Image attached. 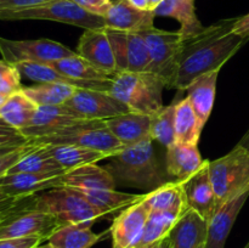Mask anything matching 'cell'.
Listing matches in <instances>:
<instances>
[{
	"instance_id": "obj_1",
	"label": "cell",
	"mask_w": 249,
	"mask_h": 248,
	"mask_svg": "<svg viewBox=\"0 0 249 248\" xmlns=\"http://www.w3.org/2000/svg\"><path fill=\"white\" fill-rule=\"evenodd\" d=\"M236 18L221 19L191 38L184 39L174 89L186 90L194 80L221 67L249 39L232 33Z\"/></svg>"
},
{
	"instance_id": "obj_2",
	"label": "cell",
	"mask_w": 249,
	"mask_h": 248,
	"mask_svg": "<svg viewBox=\"0 0 249 248\" xmlns=\"http://www.w3.org/2000/svg\"><path fill=\"white\" fill-rule=\"evenodd\" d=\"M152 139L135 146H129L112 156L106 168L116 182L148 192L165 184L153 150Z\"/></svg>"
},
{
	"instance_id": "obj_3",
	"label": "cell",
	"mask_w": 249,
	"mask_h": 248,
	"mask_svg": "<svg viewBox=\"0 0 249 248\" xmlns=\"http://www.w3.org/2000/svg\"><path fill=\"white\" fill-rule=\"evenodd\" d=\"M164 82L150 72H118L112 78L109 92L131 112L152 116L163 105Z\"/></svg>"
},
{
	"instance_id": "obj_4",
	"label": "cell",
	"mask_w": 249,
	"mask_h": 248,
	"mask_svg": "<svg viewBox=\"0 0 249 248\" xmlns=\"http://www.w3.org/2000/svg\"><path fill=\"white\" fill-rule=\"evenodd\" d=\"M209 175L219 208L249 190V150L237 143L228 155L209 160Z\"/></svg>"
},
{
	"instance_id": "obj_5",
	"label": "cell",
	"mask_w": 249,
	"mask_h": 248,
	"mask_svg": "<svg viewBox=\"0 0 249 248\" xmlns=\"http://www.w3.org/2000/svg\"><path fill=\"white\" fill-rule=\"evenodd\" d=\"M43 145H70L90 148L112 156L125 146L109 131L105 121H80L51 135L31 139Z\"/></svg>"
},
{
	"instance_id": "obj_6",
	"label": "cell",
	"mask_w": 249,
	"mask_h": 248,
	"mask_svg": "<svg viewBox=\"0 0 249 248\" xmlns=\"http://www.w3.org/2000/svg\"><path fill=\"white\" fill-rule=\"evenodd\" d=\"M1 21H24V19H43L71 24L85 29L106 28L104 16L91 14L72 0H56L32 9L0 11Z\"/></svg>"
},
{
	"instance_id": "obj_7",
	"label": "cell",
	"mask_w": 249,
	"mask_h": 248,
	"mask_svg": "<svg viewBox=\"0 0 249 248\" xmlns=\"http://www.w3.org/2000/svg\"><path fill=\"white\" fill-rule=\"evenodd\" d=\"M36 209L55 215L63 225L96 221L105 214L95 208L79 191L71 187H56L36 196Z\"/></svg>"
},
{
	"instance_id": "obj_8",
	"label": "cell",
	"mask_w": 249,
	"mask_h": 248,
	"mask_svg": "<svg viewBox=\"0 0 249 248\" xmlns=\"http://www.w3.org/2000/svg\"><path fill=\"white\" fill-rule=\"evenodd\" d=\"M150 55L147 72L153 73L164 82L165 88H173L179 68L184 38L178 32H168L156 27L141 32Z\"/></svg>"
},
{
	"instance_id": "obj_9",
	"label": "cell",
	"mask_w": 249,
	"mask_h": 248,
	"mask_svg": "<svg viewBox=\"0 0 249 248\" xmlns=\"http://www.w3.org/2000/svg\"><path fill=\"white\" fill-rule=\"evenodd\" d=\"M74 53L63 44L50 39L12 40L0 36V55L10 65L21 62L50 63Z\"/></svg>"
},
{
	"instance_id": "obj_10",
	"label": "cell",
	"mask_w": 249,
	"mask_h": 248,
	"mask_svg": "<svg viewBox=\"0 0 249 248\" xmlns=\"http://www.w3.org/2000/svg\"><path fill=\"white\" fill-rule=\"evenodd\" d=\"M65 105L85 121H106L111 117L130 112L124 102L109 91L91 89H75Z\"/></svg>"
},
{
	"instance_id": "obj_11",
	"label": "cell",
	"mask_w": 249,
	"mask_h": 248,
	"mask_svg": "<svg viewBox=\"0 0 249 248\" xmlns=\"http://www.w3.org/2000/svg\"><path fill=\"white\" fill-rule=\"evenodd\" d=\"M63 224L50 213L40 211H24L0 223V238L49 237Z\"/></svg>"
},
{
	"instance_id": "obj_12",
	"label": "cell",
	"mask_w": 249,
	"mask_h": 248,
	"mask_svg": "<svg viewBox=\"0 0 249 248\" xmlns=\"http://www.w3.org/2000/svg\"><path fill=\"white\" fill-rule=\"evenodd\" d=\"M143 198L126 207L114 218L109 229L113 248H130L138 245L150 215V208Z\"/></svg>"
},
{
	"instance_id": "obj_13",
	"label": "cell",
	"mask_w": 249,
	"mask_h": 248,
	"mask_svg": "<svg viewBox=\"0 0 249 248\" xmlns=\"http://www.w3.org/2000/svg\"><path fill=\"white\" fill-rule=\"evenodd\" d=\"M80 121H85V119H80L66 105L38 106V109H36L29 125L22 129L21 133L28 140L43 138V136L57 133V131L62 130L63 128L73 125Z\"/></svg>"
},
{
	"instance_id": "obj_14",
	"label": "cell",
	"mask_w": 249,
	"mask_h": 248,
	"mask_svg": "<svg viewBox=\"0 0 249 248\" xmlns=\"http://www.w3.org/2000/svg\"><path fill=\"white\" fill-rule=\"evenodd\" d=\"M66 172L5 174L0 177V186L7 197L31 196L61 187V175Z\"/></svg>"
},
{
	"instance_id": "obj_15",
	"label": "cell",
	"mask_w": 249,
	"mask_h": 248,
	"mask_svg": "<svg viewBox=\"0 0 249 248\" xmlns=\"http://www.w3.org/2000/svg\"><path fill=\"white\" fill-rule=\"evenodd\" d=\"M77 53L109 74L119 72L106 28L85 29L78 41Z\"/></svg>"
},
{
	"instance_id": "obj_16",
	"label": "cell",
	"mask_w": 249,
	"mask_h": 248,
	"mask_svg": "<svg viewBox=\"0 0 249 248\" xmlns=\"http://www.w3.org/2000/svg\"><path fill=\"white\" fill-rule=\"evenodd\" d=\"M182 187L190 208L209 220L216 208L215 195L209 175V160H204L198 172L182 181Z\"/></svg>"
},
{
	"instance_id": "obj_17",
	"label": "cell",
	"mask_w": 249,
	"mask_h": 248,
	"mask_svg": "<svg viewBox=\"0 0 249 248\" xmlns=\"http://www.w3.org/2000/svg\"><path fill=\"white\" fill-rule=\"evenodd\" d=\"M249 197V190L229 199L226 203L215 209L208 220V232L204 246L206 248H224L231 229L237 219L238 213Z\"/></svg>"
},
{
	"instance_id": "obj_18",
	"label": "cell",
	"mask_w": 249,
	"mask_h": 248,
	"mask_svg": "<svg viewBox=\"0 0 249 248\" xmlns=\"http://www.w3.org/2000/svg\"><path fill=\"white\" fill-rule=\"evenodd\" d=\"M16 68L21 75L36 83H61V84L71 85L78 89H91L100 91H109L112 87V79L109 80H82L66 75L58 72L53 67L46 63L38 62H21L17 63Z\"/></svg>"
},
{
	"instance_id": "obj_19",
	"label": "cell",
	"mask_w": 249,
	"mask_h": 248,
	"mask_svg": "<svg viewBox=\"0 0 249 248\" xmlns=\"http://www.w3.org/2000/svg\"><path fill=\"white\" fill-rule=\"evenodd\" d=\"M107 128L125 147L150 140L151 116L139 112L118 114L105 121Z\"/></svg>"
},
{
	"instance_id": "obj_20",
	"label": "cell",
	"mask_w": 249,
	"mask_h": 248,
	"mask_svg": "<svg viewBox=\"0 0 249 248\" xmlns=\"http://www.w3.org/2000/svg\"><path fill=\"white\" fill-rule=\"evenodd\" d=\"M107 28L118 29L123 32H141L153 28L155 22V11H145L131 6L126 0L111 4L105 14Z\"/></svg>"
},
{
	"instance_id": "obj_21",
	"label": "cell",
	"mask_w": 249,
	"mask_h": 248,
	"mask_svg": "<svg viewBox=\"0 0 249 248\" xmlns=\"http://www.w3.org/2000/svg\"><path fill=\"white\" fill-rule=\"evenodd\" d=\"M208 232V220L189 208L172 229L169 236L170 248H198L204 245Z\"/></svg>"
},
{
	"instance_id": "obj_22",
	"label": "cell",
	"mask_w": 249,
	"mask_h": 248,
	"mask_svg": "<svg viewBox=\"0 0 249 248\" xmlns=\"http://www.w3.org/2000/svg\"><path fill=\"white\" fill-rule=\"evenodd\" d=\"M116 184L111 173L96 163L73 168L61 175V187L75 190L116 189Z\"/></svg>"
},
{
	"instance_id": "obj_23",
	"label": "cell",
	"mask_w": 249,
	"mask_h": 248,
	"mask_svg": "<svg viewBox=\"0 0 249 248\" xmlns=\"http://www.w3.org/2000/svg\"><path fill=\"white\" fill-rule=\"evenodd\" d=\"M143 202L150 212H167L178 216H181L190 208L182 181L179 180L168 181L152 191L146 192Z\"/></svg>"
},
{
	"instance_id": "obj_24",
	"label": "cell",
	"mask_w": 249,
	"mask_h": 248,
	"mask_svg": "<svg viewBox=\"0 0 249 248\" xmlns=\"http://www.w3.org/2000/svg\"><path fill=\"white\" fill-rule=\"evenodd\" d=\"M196 0H164L155 9L156 16L170 17L180 23L179 33L184 39L191 38L204 31L196 14Z\"/></svg>"
},
{
	"instance_id": "obj_25",
	"label": "cell",
	"mask_w": 249,
	"mask_h": 248,
	"mask_svg": "<svg viewBox=\"0 0 249 248\" xmlns=\"http://www.w3.org/2000/svg\"><path fill=\"white\" fill-rule=\"evenodd\" d=\"M204 164L197 145H185L174 142L167 147L165 168L168 174L179 181H185L198 172Z\"/></svg>"
},
{
	"instance_id": "obj_26",
	"label": "cell",
	"mask_w": 249,
	"mask_h": 248,
	"mask_svg": "<svg viewBox=\"0 0 249 248\" xmlns=\"http://www.w3.org/2000/svg\"><path fill=\"white\" fill-rule=\"evenodd\" d=\"M220 71H213L201 75L187 88V99L198 118L199 124L204 128L209 119L215 101L216 82Z\"/></svg>"
},
{
	"instance_id": "obj_27",
	"label": "cell",
	"mask_w": 249,
	"mask_h": 248,
	"mask_svg": "<svg viewBox=\"0 0 249 248\" xmlns=\"http://www.w3.org/2000/svg\"><path fill=\"white\" fill-rule=\"evenodd\" d=\"M94 223L83 221L62 225L49 237L48 243L53 248H91L102 236L91 231Z\"/></svg>"
},
{
	"instance_id": "obj_28",
	"label": "cell",
	"mask_w": 249,
	"mask_h": 248,
	"mask_svg": "<svg viewBox=\"0 0 249 248\" xmlns=\"http://www.w3.org/2000/svg\"><path fill=\"white\" fill-rule=\"evenodd\" d=\"M77 191H79L95 208L101 211L105 215L113 214L117 211H123L126 207L141 201L145 196V194L133 195L119 192L116 191V189L77 190Z\"/></svg>"
},
{
	"instance_id": "obj_29",
	"label": "cell",
	"mask_w": 249,
	"mask_h": 248,
	"mask_svg": "<svg viewBox=\"0 0 249 248\" xmlns=\"http://www.w3.org/2000/svg\"><path fill=\"white\" fill-rule=\"evenodd\" d=\"M175 142L185 145H197L203 126L190 104L189 99L180 100L175 104Z\"/></svg>"
},
{
	"instance_id": "obj_30",
	"label": "cell",
	"mask_w": 249,
	"mask_h": 248,
	"mask_svg": "<svg viewBox=\"0 0 249 248\" xmlns=\"http://www.w3.org/2000/svg\"><path fill=\"white\" fill-rule=\"evenodd\" d=\"M38 106L27 96L23 90L7 97L0 108V118L14 128L22 130L27 128L33 119Z\"/></svg>"
},
{
	"instance_id": "obj_31",
	"label": "cell",
	"mask_w": 249,
	"mask_h": 248,
	"mask_svg": "<svg viewBox=\"0 0 249 248\" xmlns=\"http://www.w3.org/2000/svg\"><path fill=\"white\" fill-rule=\"evenodd\" d=\"M53 157L57 160L61 168L65 170L82 167L85 164H92L99 160L106 159L111 156L100 151L90 150V148L78 147L70 145H48Z\"/></svg>"
},
{
	"instance_id": "obj_32",
	"label": "cell",
	"mask_w": 249,
	"mask_h": 248,
	"mask_svg": "<svg viewBox=\"0 0 249 248\" xmlns=\"http://www.w3.org/2000/svg\"><path fill=\"white\" fill-rule=\"evenodd\" d=\"M57 70L58 72L74 78V79L82 80H109L113 78V74L100 70L96 66L90 63L77 53L68 57L61 58V60L53 61V62L46 63Z\"/></svg>"
},
{
	"instance_id": "obj_33",
	"label": "cell",
	"mask_w": 249,
	"mask_h": 248,
	"mask_svg": "<svg viewBox=\"0 0 249 248\" xmlns=\"http://www.w3.org/2000/svg\"><path fill=\"white\" fill-rule=\"evenodd\" d=\"M78 88L61 83H36L32 87H23V92L36 106L65 105Z\"/></svg>"
},
{
	"instance_id": "obj_34",
	"label": "cell",
	"mask_w": 249,
	"mask_h": 248,
	"mask_svg": "<svg viewBox=\"0 0 249 248\" xmlns=\"http://www.w3.org/2000/svg\"><path fill=\"white\" fill-rule=\"evenodd\" d=\"M50 172H66V170L61 168L57 160L53 157L49 146L39 143L31 152L27 153L16 165H14L7 174Z\"/></svg>"
},
{
	"instance_id": "obj_35",
	"label": "cell",
	"mask_w": 249,
	"mask_h": 248,
	"mask_svg": "<svg viewBox=\"0 0 249 248\" xmlns=\"http://www.w3.org/2000/svg\"><path fill=\"white\" fill-rule=\"evenodd\" d=\"M180 218L181 216L167 212H150L147 223L136 246L150 247L165 238Z\"/></svg>"
},
{
	"instance_id": "obj_36",
	"label": "cell",
	"mask_w": 249,
	"mask_h": 248,
	"mask_svg": "<svg viewBox=\"0 0 249 248\" xmlns=\"http://www.w3.org/2000/svg\"><path fill=\"white\" fill-rule=\"evenodd\" d=\"M175 104L163 106L151 116V138L165 147L175 142Z\"/></svg>"
},
{
	"instance_id": "obj_37",
	"label": "cell",
	"mask_w": 249,
	"mask_h": 248,
	"mask_svg": "<svg viewBox=\"0 0 249 248\" xmlns=\"http://www.w3.org/2000/svg\"><path fill=\"white\" fill-rule=\"evenodd\" d=\"M128 48H126V66L125 72H147L150 55H148L147 43L141 33L126 32Z\"/></svg>"
},
{
	"instance_id": "obj_38",
	"label": "cell",
	"mask_w": 249,
	"mask_h": 248,
	"mask_svg": "<svg viewBox=\"0 0 249 248\" xmlns=\"http://www.w3.org/2000/svg\"><path fill=\"white\" fill-rule=\"evenodd\" d=\"M22 89L21 73L16 66L0 60V94L9 97Z\"/></svg>"
},
{
	"instance_id": "obj_39",
	"label": "cell",
	"mask_w": 249,
	"mask_h": 248,
	"mask_svg": "<svg viewBox=\"0 0 249 248\" xmlns=\"http://www.w3.org/2000/svg\"><path fill=\"white\" fill-rule=\"evenodd\" d=\"M106 32L107 35H108L109 38L112 50H113L118 71L119 72H125L126 66H128V62H126V48H128V36H126V32L107 28V27Z\"/></svg>"
},
{
	"instance_id": "obj_40",
	"label": "cell",
	"mask_w": 249,
	"mask_h": 248,
	"mask_svg": "<svg viewBox=\"0 0 249 248\" xmlns=\"http://www.w3.org/2000/svg\"><path fill=\"white\" fill-rule=\"evenodd\" d=\"M39 143L36 142L34 140H29L28 142L23 143L22 146H19L18 148H16L12 152L6 153V155L0 156V177L2 175L7 174L10 172L14 165H16L27 153L31 152L33 148H36Z\"/></svg>"
},
{
	"instance_id": "obj_41",
	"label": "cell",
	"mask_w": 249,
	"mask_h": 248,
	"mask_svg": "<svg viewBox=\"0 0 249 248\" xmlns=\"http://www.w3.org/2000/svg\"><path fill=\"white\" fill-rule=\"evenodd\" d=\"M28 141V139L21 133V130L14 128L0 118V146L23 145Z\"/></svg>"
},
{
	"instance_id": "obj_42",
	"label": "cell",
	"mask_w": 249,
	"mask_h": 248,
	"mask_svg": "<svg viewBox=\"0 0 249 248\" xmlns=\"http://www.w3.org/2000/svg\"><path fill=\"white\" fill-rule=\"evenodd\" d=\"M56 0H0V11H15V10L32 9L41 6Z\"/></svg>"
},
{
	"instance_id": "obj_43",
	"label": "cell",
	"mask_w": 249,
	"mask_h": 248,
	"mask_svg": "<svg viewBox=\"0 0 249 248\" xmlns=\"http://www.w3.org/2000/svg\"><path fill=\"white\" fill-rule=\"evenodd\" d=\"M43 241L40 237L0 238V248H33Z\"/></svg>"
},
{
	"instance_id": "obj_44",
	"label": "cell",
	"mask_w": 249,
	"mask_h": 248,
	"mask_svg": "<svg viewBox=\"0 0 249 248\" xmlns=\"http://www.w3.org/2000/svg\"><path fill=\"white\" fill-rule=\"evenodd\" d=\"M72 1L87 11L100 16H105L108 7L111 6V2H106L104 0H72Z\"/></svg>"
},
{
	"instance_id": "obj_45",
	"label": "cell",
	"mask_w": 249,
	"mask_h": 248,
	"mask_svg": "<svg viewBox=\"0 0 249 248\" xmlns=\"http://www.w3.org/2000/svg\"><path fill=\"white\" fill-rule=\"evenodd\" d=\"M232 33L242 38L249 39V14L236 18L232 27Z\"/></svg>"
},
{
	"instance_id": "obj_46",
	"label": "cell",
	"mask_w": 249,
	"mask_h": 248,
	"mask_svg": "<svg viewBox=\"0 0 249 248\" xmlns=\"http://www.w3.org/2000/svg\"><path fill=\"white\" fill-rule=\"evenodd\" d=\"M131 6L136 7L139 10H145V11H152L150 6V1L148 0H126Z\"/></svg>"
},
{
	"instance_id": "obj_47",
	"label": "cell",
	"mask_w": 249,
	"mask_h": 248,
	"mask_svg": "<svg viewBox=\"0 0 249 248\" xmlns=\"http://www.w3.org/2000/svg\"><path fill=\"white\" fill-rule=\"evenodd\" d=\"M151 248H170V242H169V236H167L163 240L158 241L157 243H155L153 246H151Z\"/></svg>"
},
{
	"instance_id": "obj_48",
	"label": "cell",
	"mask_w": 249,
	"mask_h": 248,
	"mask_svg": "<svg viewBox=\"0 0 249 248\" xmlns=\"http://www.w3.org/2000/svg\"><path fill=\"white\" fill-rule=\"evenodd\" d=\"M19 146H22V145L0 146V156H1V155H6V153H9V152H12V151H15V150H16V148H18Z\"/></svg>"
},
{
	"instance_id": "obj_49",
	"label": "cell",
	"mask_w": 249,
	"mask_h": 248,
	"mask_svg": "<svg viewBox=\"0 0 249 248\" xmlns=\"http://www.w3.org/2000/svg\"><path fill=\"white\" fill-rule=\"evenodd\" d=\"M238 143H240V145H242V146H245L246 148H248V150H249V129L247 131H246V134L242 136V139H241L240 142H238Z\"/></svg>"
},
{
	"instance_id": "obj_50",
	"label": "cell",
	"mask_w": 249,
	"mask_h": 248,
	"mask_svg": "<svg viewBox=\"0 0 249 248\" xmlns=\"http://www.w3.org/2000/svg\"><path fill=\"white\" fill-rule=\"evenodd\" d=\"M148 1H150V6H151V10H152V11H155V9H156V7H157L158 5L160 4V2H163V1H164V0H148Z\"/></svg>"
},
{
	"instance_id": "obj_51",
	"label": "cell",
	"mask_w": 249,
	"mask_h": 248,
	"mask_svg": "<svg viewBox=\"0 0 249 248\" xmlns=\"http://www.w3.org/2000/svg\"><path fill=\"white\" fill-rule=\"evenodd\" d=\"M7 100V96H5V95H1L0 94V108L2 107V105L5 104V101Z\"/></svg>"
},
{
	"instance_id": "obj_52",
	"label": "cell",
	"mask_w": 249,
	"mask_h": 248,
	"mask_svg": "<svg viewBox=\"0 0 249 248\" xmlns=\"http://www.w3.org/2000/svg\"><path fill=\"white\" fill-rule=\"evenodd\" d=\"M33 248H53V247L50 245V243H46V245H38Z\"/></svg>"
},
{
	"instance_id": "obj_53",
	"label": "cell",
	"mask_w": 249,
	"mask_h": 248,
	"mask_svg": "<svg viewBox=\"0 0 249 248\" xmlns=\"http://www.w3.org/2000/svg\"><path fill=\"white\" fill-rule=\"evenodd\" d=\"M5 198H7V196L5 195V192L2 191L1 186H0V201H2V199H5Z\"/></svg>"
},
{
	"instance_id": "obj_54",
	"label": "cell",
	"mask_w": 249,
	"mask_h": 248,
	"mask_svg": "<svg viewBox=\"0 0 249 248\" xmlns=\"http://www.w3.org/2000/svg\"><path fill=\"white\" fill-rule=\"evenodd\" d=\"M130 248H151V246H150V247H143V246H135V247H130Z\"/></svg>"
},
{
	"instance_id": "obj_55",
	"label": "cell",
	"mask_w": 249,
	"mask_h": 248,
	"mask_svg": "<svg viewBox=\"0 0 249 248\" xmlns=\"http://www.w3.org/2000/svg\"><path fill=\"white\" fill-rule=\"evenodd\" d=\"M109 1H111V4H116V2L122 1V0H109Z\"/></svg>"
},
{
	"instance_id": "obj_56",
	"label": "cell",
	"mask_w": 249,
	"mask_h": 248,
	"mask_svg": "<svg viewBox=\"0 0 249 248\" xmlns=\"http://www.w3.org/2000/svg\"><path fill=\"white\" fill-rule=\"evenodd\" d=\"M198 248H206V246H204V245H201V246H199Z\"/></svg>"
},
{
	"instance_id": "obj_57",
	"label": "cell",
	"mask_w": 249,
	"mask_h": 248,
	"mask_svg": "<svg viewBox=\"0 0 249 248\" xmlns=\"http://www.w3.org/2000/svg\"><path fill=\"white\" fill-rule=\"evenodd\" d=\"M245 248H249V242L247 243V245H246V247Z\"/></svg>"
},
{
	"instance_id": "obj_58",
	"label": "cell",
	"mask_w": 249,
	"mask_h": 248,
	"mask_svg": "<svg viewBox=\"0 0 249 248\" xmlns=\"http://www.w3.org/2000/svg\"><path fill=\"white\" fill-rule=\"evenodd\" d=\"M104 1H106V2H111V1H109V0H104Z\"/></svg>"
}]
</instances>
